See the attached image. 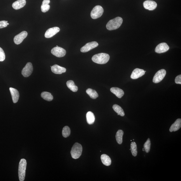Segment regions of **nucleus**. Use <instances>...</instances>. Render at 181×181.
<instances>
[{"mask_svg": "<svg viewBox=\"0 0 181 181\" xmlns=\"http://www.w3.org/2000/svg\"><path fill=\"white\" fill-rule=\"evenodd\" d=\"M166 72L164 69H161L158 71L155 74L153 81L155 83H158L161 82L166 76Z\"/></svg>", "mask_w": 181, "mask_h": 181, "instance_id": "6", "label": "nucleus"}, {"mask_svg": "<svg viewBox=\"0 0 181 181\" xmlns=\"http://www.w3.org/2000/svg\"><path fill=\"white\" fill-rule=\"evenodd\" d=\"M8 25V21H0V29L6 27Z\"/></svg>", "mask_w": 181, "mask_h": 181, "instance_id": "32", "label": "nucleus"}, {"mask_svg": "<svg viewBox=\"0 0 181 181\" xmlns=\"http://www.w3.org/2000/svg\"><path fill=\"white\" fill-rule=\"evenodd\" d=\"M112 108L115 112L117 113L118 115H120L122 117H124V111L117 104H115L113 105Z\"/></svg>", "mask_w": 181, "mask_h": 181, "instance_id": "24", "label": "nucleus"}, {"mask_svg": "<svg viewBox=\"0 0 181 181\" xmlns=\"http://www.w3.org/2000/svg\"><path fill=\"white\" fill-rule=\"evenodd\" d=\"M181 127V119L180 118H178L175 121V122L171 125L169 131L170 132H176Z\"/></svg>", "mask_w": 181, "mask_h": 181, "instance_id": "18", "label": "nucleus"}, {"mask_svg": "<svg viewBox=\"0 0 181 181\" xmlns=\"http://www.w3.org/2000/svg\"><path fill=\"white\" fill-rule=\"evenodd\" d=\"M33 68L31 62H28L22 71V75L25 77H29L33 72Z\"/></svg>", "mask_w": 181, "mask_h": 181, "instance_id": "7", "label": "nucleus"}, {"mask_svg": "<svg viewBox=\"0 0 181 181\" xmlns=\"http://www.w3.org/2000/svg\"><path fill=\"white\" fill-rule=\"evenodd\" d=\"M124 132L122 130H119L116 134V138L117 143L119 144H121L122 142L123 136L124 135Z\"/></svg>", "mask_w": 181, "mask_h": 181, "instance_id": "27", "label": "nucleus"}, {"mask_svg": "<svg viewBox=\"0 0 181 181\" xmlns=\"http://www.w3.org/2000/svg\"><path fill=\"white\" fill-rule=\"evenodd\" d=\"M144 147L146 153H148L149 152L151 147V141L150 139H148L147 141L144 144Z\"/></svg>", "mask_w": 181, "mask_h": 181, "instance_id": "30", "label": "nucleus"}, {"mask_svg": "<svg viewBox=\"0 0 181 181\" xmlns=\"http://www.w3.org/2000/svg\"><path fill=\"white\" fill-rule=\"evenodd\" d=\"M60 29L58 27H54L49 29L47 30L45 34V37L46 38H50L59 32Z\"/></svg>", "mask_w": 181, "mask_h": 181, "instance_id": "13", "label": "nucleus"}, {"mask_svg": "<svg viewBox=\"0 0 181 181\" xmlns=\"http://www.w3.org/2000/svg\"><path fill=\"white\" fill-rule=\"evenodd\" d=\"M110 56L105 53H100L95 55L92 57V61L99 64H105L109 61Z\"/></svg>", "mask_w": 181, "mask_h": 181, "instance_id": "1", "label": "nucleus"}, {"mask_svg": "<svg viewBox=\"0 0 181 181\" xmlns=\"http://www.w3.org/2000/svg\"><path fill=\"white\" fill-rule=\"evenodd\" d=\"M86 92L90 98L93 99H96L98 97V95L96 90L90 88L87 89Z\"/></svg>", "mask_w": 181, "mask_h": 181, "instance_id": "26", "label": "nucleus"}, {"mask_svg": "<svg viewBox=\"0 0 181 181\" xmlns=\"http://www.w3.org/2000/svg\"><path fill=\"white\" fill-rule=\"evenodd\" d=\"M27 166V161L24 159L21 160L18 166V174L20 181L25 180Z\"/></svg>", "mask_w": 181, "mask_h": 181, "instance_id": "3", "label": "nucleus"}, {"mask_svg": "<svg viewBox=\"0 0 181 181\" xmlns=\"http://www.w3.org/2000/svg\"><path fill=\"white\" fill-rule=\"evenodd\" d=\"M102 162L104 165L106 166H110L111 163V159L107 155L104 154L102 155L101 157Z\"/></svg>", "mask_w": 181, "mask_h": 181, "instance_id": "20", "label": "nucleus"}, {"mask_svg": "<svg viewBox=\"0 0 181 181\" xmlns=\"http://www.w3.org/2000/svg\"><path fill=\"white\" fill-rule=\"evenodd\" d=\"M58 46L57 45V47H58Z\"/></svg>", "mask_w": 181, "mask_h": 181, "instance_id": "35", "label": "nucleus"}, {"mask_svg": "<svg viewBox=\"0 0 181 181\" xmlns=\"http://www.w3.org/2000/svg\"><path fill=\"white\" fill-rule=\"evenodd\" d=\"M51 52L52 54L58 57H64L66 54V51L62 47H55L52 49Z\"/></svg>", "mask_w": 181, "mask_h": 181, "instance_id": "8", "label": "nucleus"}, {"mask_svg": "<svg viewBox=\"0 0 181 181\" xmlns=\"http://www.w3.org/2000/svg\"><path fill=\"white\" fill-rule=\"evenodd\" d=\"M67 87L72 91L74 92H76L78 91V87L75 84V83L72 80H69L66 82Z\"/></svg>", "mask_w": 181, "mask_h": 181, "instance_id": "23", "label": "nucleus"}, {"mask_svg": "<svg viewBox=\"0 0 181 181\" xmlns=\"http://www.w3.org/2000/svg\"><path fill=\"white\" fill-rule=\"evenodd\" d=\"M26 1L25 0H18L12 4L13 8L15 10H17L22 8L25 6Z\"/></svg>", "mask_w": 181, "mask_h": 181, "instance_id": "17", "label": "nucleus"}, {"mask_svg": "<svg viewBox=\"0 0 181 181\" xmlns=\"http://www.w3.org/2000/svg\"><path fill=\"white\" fill-rule=\"evenodd\" d=\"M27 35V32L25 31H23L15 37L14 42L16 45H19L26 37Z\"/></svg>", "mask_w": 181, "mask_h": 181, "instance_id": "10", "label": "nucleus"}, {"mask_svg": "<svg viewBox=\"0 0 181 181\" xmlns=\"http://www.w3.org/2000/svg\"><path fill=\"white\" fill-rule=\"evenodd\" d=\"M123 19L120 17H116L109 21L106 25V28L109 30H113L118 28L122 25Z\"/></svg>", "mask_w": 181, "mask_h": 181, "instance_id": "2", "label": "nucleus"}, {"mask_svg": "<svg viewBox=\"0 0 181 181\" xmlns=\"http://www.w3.org/2000/svg\"><path fill=\"white\" fill-rule=\"evenodd\" d=\"M104 10L100 6H97L93 9L90 13V16L93 19H96L100 17L103 15Z\"/></svg>", "mask_w": 181, "mask_h": 181, "instance_id": "5", "label": "nucleus"}, {"mask_svg": "<svg viewBox=\"0 0 181 181\" xmlns=\"http://www.w3.org/2000/svg\"><path fill=\"white\" fill-rule=\"evenodd\" d=\"M110 91L119 98H121L124 95V90L117 87L111 88L110 89Z\"/></svg>", "mask_w": 181, "mask_h": 181, "instance_id": "19", "label": "nucleus"}, {"mask_svg": "<svg viewBox=\"0 0 181 181\" xmlns=\"http://www.w3.org/2000/svg\"><path fill=\"white\" fill-rule=\"evenodd\" d=\"M143 6L144 8L147 10L153 11L157 8V4L156 2L154 1L148 0L144 2Z\"/></svg>", "mask_w": 181, "mask_h": 181, "instance_id": "12", "label": "nucleus"}, {"mask_svg": "<svg viewBox=\"0 0 181 181\" xmlns=\"http://www.w3.org/2000/svg\"><path fill=\"white\" fill-rule=\"evenodd\" d=\"M5 53L3 49L0 47V62H3L5 59Z\"/></svg>", "mask_w": 181, "mask_h": 181, "instance_id": "31", "label": "nucleus"}, {"mask_svg": "<svg viewBox=\"0 0 181 181\" xmlns=\"http://www.w3.org/2000/svg\"><path fill=\"white\" fill-rule=\"evenodd\" d=\"M145 71L143 69L137 68L134 69L132 72L131 78L133 79H136L145 75Z\"/></svg>", "mask_w": 181, "mask_h": 181, "instance_id": "14", "label": "nucleus"}, {"mask_svg": "<svg viewBox=\"0 0 181 181\" xmlns=\"http://www.w3.org/2000/svg\"><path fill=\"white\" fill-rule=\"evenodd\" d=\"M131 150L132 155L134 157L137 155V148L136 143L135 142H132L131 143Z\"/></svg>", "mask_w": 181, "mask_h": 181, "instance_id": "28", "label": "nucleus"}, {"mask_svg": "<svg viewBox=\"0 0 181 181\" xmlns=\"http://www.w3.org/2000/svg\"><path fill=\"white\" fill-rule=\"evenodd\" d=\"M169 49V47L168 44L165 43H162L157 46L155 52L157 53H161L166 52Z\"/></svg>", "mask_w": 181, "mask_h": 181, "instance_id": "11", "label": "nucleus"}, {"mask_svg": "<svg viewBox=\"0 0 181 181\" xmlns=\"http://www.w3.org/2000/svg\"><path fill=\"white\" fill-rule=\"evenodd\" d=\"M71 134V130L68 126H65L64 127L62 131V136L64 138L68 137L70 136Z\"/></svg>", "mask_w": 181, "mask_h": 181, "instance_id": "29", "label": "nucleus"}, {"mask_svg": "<svg viewBox=\"0 0 181 181\" xmlns=\"http://www.w3.org/2000/svg\"><path fill=\"white\" fill-rule=\"evenodd\" d=\"M10 90L13 103H17L20 97L19 92L17 89L11 87L10 88Z\"/></svg>", "mask_w": 181, "mask_h": 181, "instance_id": "16", "label": "nucleus"}, {"mask_svg": "<svg viewBox=\"0 0 181 181\" xmlns=\"http://www.w3.org/2000/svg\"><path fill=\"white\" fill-rule=\"evenodd\" d=\"M51 69L53 73L56 74H61L65 73L66 69L58 65L55 64L51 67Z\"/></svg>", "mask_w": 181, "mask_h": 181, "instance_id": "15", "label": "nucleus"}, {"mask_svg": "<svg viewBox=\"0 0 181 181\" xmlns=\"http://www.w3.org/2000/svg\"><path fill=\"white\" fill-rule=\"evenodd\" d=\"M83 148L80 144L76 143L74 144L71 151L72 157L74 159L79 158L82 155Z\"/></svg>", "mask_w": 181, "mask_h": 181, "instance_id": "4", "label": "nucleus"}, {"mask_svg": "<svg viewBox=\"0 0 181 181\" xmlns=\"http://www.w3.org/2000/svg\"><path fill=\"white\" fill-rule=\"evenodd\" d=\"M86 118L87 123L89 124H94L95 120V117L93 113L91 111H89L86 114Z\"/></svg>", "mask_w": 181, "mask_h": 181, "instance_id": "22", "label": "nucleus"}, {"mask_svg": "<svg viewBox=\"0 0 181 181\" xmlns=\"http://www.w3.org/2000/svg\"><path fill=\"white\" fill-rule=\"evenodd\" d=\"M41 97L45 100L48 101H52L53 99V96L50 93L44 92L42 93Z\"/></svg>", "mask_w": 181, "mask_h": 181, "instance_id": "25", "label": "nucleus"}, {"mask_svg": "<svg viewBox=\"0 0 181 181\" xmlns=\"http://www.w3.org/2000/svg\"><path fill=\"white\" fill-rule=\"evenodd\" d=\"M9 24V23H8V25Z\"/></svg>", "mask_w": 181, "mask_h": 181, "instance_id": "34", "label": "nucleus"}, {"mask_svg": "<svg viewBox=\"0 0 181 181\" xmlns=\"http://www.w3.org/2000/svg\"><path fill=\"white\" fill-rule=\"evenodd\" d=\"M50 3V0H44L41 6V10L42 12L46 13L49 10L50 6L49 4Z\"/></svg>", "mask_w": 181, "mask_h": 181, "instance_id": "21", "label": "nucleus"}, {"mask_svg": "<svg viewBox=\"0 0 181 181\" xmlns=\"http://www.w3.org/2000/svg\"><path fill=\"white\" fill-rule=\"evenodd\" d=\"M175 82L177 84H181V75H180L176 76L175 78Z\"/></svg>", "mask_w": 181, "mask_h": 181, "instance_id": "33", "label": "nucleus"}, {"mask_svg": "<svg viewBox=\"0 0 181 181\" xmlns=\"http://www.w3.org/2000/svg\"><path fill=\"white\" fill-rule=\"evenodd\" d=\"M98 46V44L96 41L88 43L81 49V52H87L89 51L96 47Z\"/></svg>", "mask_w": 181, "mask_h": 181, "instance_id": "9", "label": "nucleus"}]
</instances>
